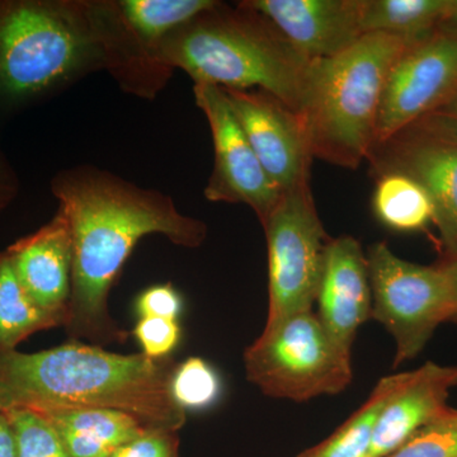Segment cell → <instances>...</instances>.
I'll return each mask as SVG.
<instances>
[{
    "label": "cell",
    "mask_w": 457,
    "mask_h": 457,
    "mask_svg": "<svg viewBox=\"0 0 457 457\" xmlns=\"http://www.w3.org/2000/svg\"><path fill=\"white\" fill-rule=\"evenodd\" d=\"M51 191L73 240L66 332L71 341L123 343L128 332L111 317L108 296L135 246L144 237L162 234L173 245L198 248L206 224L180 213L167 195L96 167L59 171Z\"/></svg>",
    "instance_id": "obj_1"
},
{
    "label": "cell",
    "mask_w": 457,
    "mask_h": 457,
    "mask_svg": "<svg viewBox=\"0 0 457 457\" xmlns=\"http://www.w3.org/2000/svg\"><path fill=\"white\" fill-rule=\"evenodd\" d=\"M176 366L171 356L112 353L78 341L33 353L0 351V411L114 409L147 429L179 432L187 416L170 393Z\"/></svg>",
    "instance_id": "obj_2"
},
{
    "label": "cell",
    "mask_w": 457,
    "mask_h": 457,
    "mask_svg": "<svg viewBox=\"0 0 457 457\" xmlns=\"http://www.w3.org/2000/svg\"><path fill=\"white\" fill-rule=\"evenodd\" d=\"M161 57L195 84L266 90L295 113L302 111L311 60L243 2H216L167 36Z\"/></svg>",
    "instance_id": "obj_3"
},
{
    "label": "cell",
    "mask_w": 457,
    "mask_h": 457,
    "mask_svg": "<svg viewBox=\"0 0 457 457\" xmlns=\"http://www.w3.org/2000/svg\"><path fill=\"white\" fill-rule=\"evenodd\" d=\"M407 46L395 36L368 33L339 55L312 60L299 117L312 158L348 170L368 159L385 84Z\"/></svg>",
    "instance_id": "obj_4"
},
{
    "label": "cell",
    "mask_w": 457,
    "mask_h": 457,
    "mask_svg": "<svg viewBox=\"0 0 457 457\" xmlns=\"http://www.w3.org/2000/svg\"><path fill=\"white\" fill-rule=\"evenodd\" d=\"M104 65L88 0L0 2V97L41 95Z\"/></svg>",
    "instance_id": "obj_5"
},
{
    "label": "cell",
    "mask_w": 457,
    "mask_h": 457,
    "mask_svg": "<svg viewBox=\"0 0 457 457\" xmlns=\"http://www.w3.org/2000/svg\"><path fill=\"white\" fill-rule=\"evenodd\" d=\"M243 360L246 378L264 395L297 403L342 393L353 376L351 352L328 335L312 311L264 326Z\"/></svg>",
    "instance_id": "obj_6"
},
{
    "label": "cell",
    "mask_w": 457,
    "mask_h": 457,
    "mask_svg": "<svg viewBox=\"0 0 457 457\" xmlns=\"http://www.w3.org/2000/svg\"><path fill=\"white\" fill-rule=\"evenodd\" d=\"M372 291V319L395 341L394 368L417 357L440 324L453 320V293L441 266L411 263L385 242L366 253Z\"/></svg>",
    "instance_id": "obj_7"
},
{
    "label": "cell",
    "mask_w": 457,
    "mask_h": 457,
    "mask_svg": "<svg viewBox=\"0 0 457 457\" xmlns=\"http://www.w3.org/2000/svg\"><path fill=\"white\" fill-rule=\"evenodd\" d=\"M262 227L269 248L266 326H270L297 312L312 311L330 237L319 218L309 185L281 194Z\"/></svg>",
    "instance_id": "obj_8"
},
{
    "label": "cell",
    "mask_w": 457,
    "mask_h": 457,
    "mask_svg": "<svg viewBox=\"0 0 457 457\" xmlns=\"http://www.w3.org/2000/svg\"><path fill=\"white\" fill-rule=\"evenodd\" d=\"M456 93L457 38L437 32L409 45L394 62L385 84L375 144L414 125Z\"/></svg>",
    "instance_id": "obj_9"
},
{
    "label": "cell",
    "mask_w": 457,
    "mask_h": 457,
    "mask_svg": "<svg viewBox=\"0 0 457 457\" xmlns=\"http://www.w3.org/2000/svg\"><path fill=\"white\" fill-rule=\"evenodd\" d=\"M194 95L209 121L215 152L204 197L212 203L248 204L263 225L281 192L262 167L222 89L195 84Z\"/></svg>",
    "instance_id": "obj_10"
},
{
    "label": "cell",
    "mask_w": 457,
    "mask_h": 457,
    "mask_svg": "<svg viewBox=\"0 0 457 457\" xmlns=\"http://www.w3.org/2000/svg\"><path fill=\"white\" fill-rule=\"evenodd\" d=\"M221 89L278 191L284 194L309 185L312 154L299 114L266 90Z\"/></svg>",
    "instance_id": "obj_11"
},
{
    "label": "cell",
    "mask_w": 457,
    "mask_h": 457,
    "mask_svg": "<svg viewBox=\"0 0 457 457\" xmlns=\"http://www.w3.org/2000/svg\"><path fill=\"white\" fill-rule=\"evenodd\" d=\"M368 159L376 176L407 174L425 187L435 207L446 261L457 260V144L409 126L375 144Z\"/></svg>",
    "instance_id": "obj_12"
},
{
    "label": "cell",
    "mask_w": 457,
    "mask_h": 457,
    "mask_svg": "<svg viewBox=\"0 0 457 457\" xmlns=\"http://www.w3.org/2000/svg\"><path fill=\"white\" fill-rule=\"evenodd\" d=\"M365 0H245L308 60L329 59L363 36Z\"/></svg>",
    "instance_id": "obj_13"
},
{
    "label": "cell",
    "mask_w": 457,
    "mask_h": 457,
    "mask_svg": "<svg viewBox=\"0 0 457 457\" xmlns=\"http://www.w3.org/2000/svg\"><path fill=\"white\" fill-rule=\"evenodd\" d=\"M315 303L328 335L351 352L357 330L372 318L368 258L356 237H330L327 243Z\"/></svg>",
    "instance_id": "obj_14"
},
{
    "label": "cell",
    "mask_w": 457,
    "mask_h": 457,
    "mask_svg": "<svg viewBox=\"0 0 457 457\" xmlns=\"http://www.w3.org/2000/svg\"><path fill=\"white\" fill-rule=\"evenodd\" d=\"M21 285L44 311L68 321L73 275V240L68 219L53 220L5 249Z\"/></svg>",
    "instance_id": "obj_15"
},
{
    "label": "cell",
    "mask_w": 457,
    "mask_h": 457,
    "mask_svg": "<svg viewBox=\"0 0 457 457\" xmlns=\"http://www.w3.org/2000/svg\"><path fill=\"white\" fill-rule=\"evenodd\" d=\"M457 386V365L427 362L407 372L404 383L385 405L369 457H387L418 431L446 413L451 390Z\"/></svg>",
    "instance_id": "obj_16"
},
{
    "label": "cell",
    "mask_w": 457,
    "mask_h": 457,
    "mask_svg": "<svg viewBox=\"0 0 457 457\" xmlns=\"http://www.w3.org/2000/svg\"><path fill=\"white\" fill-rule=\"evenodd\" d=\"M89 13L104 51V68L126 92L153 99L173 74L161 53L137 37L120 16L114 0L89 2Z\"/></svg>",
    "instance_id": "obj_17"
},
{
    "label": "cell",
    "mask_w": 457,
    "mask_h": 457,
    "mask_svg": "<svg viewBox=\"0 0 457 457\" xmlns=\"http://www.w3.org/2000/svg\"><path fill=\"white\" fill-rule=\"evenodd\" d=\"M33 411L55 429L71 457H111L147 431L139 420L114 409L45 407Z\"/></svg>",
    "instance_id": "obj_18"
},
{
    "label": "cell",
    "mask_w": 457,
    "mask_h": 457,
    "mask_svg": "<svg viewBox=\"0 0 457 457\" xmlns=\"http://www.w3.org/2000/svg\"><path fill=\"white\" fill-rule=\"evenodd\" d=\"M451 0H365L363 35L386 33L417 44L438 32L446 17Z\"/></svg>",
    "instance_id": "obj_19"
},
{
    "label": "cell",
    "mask_w": 457,
    "mask_h": 457,
    "mask_svg": "<svg viewBox=\"0 0 457 457\" xmlns=\"http://www.w3.org/2000/svg\"><path fill=\"white\" fill-rule=\"evenodd\" d=\"M407 372L381 378L368 400L333 435L297 457H369L378 417Z\"/></svg>",
    "instance_id": "obj_20"
},
{
    "label": "cell",
    "mask_w": 457,
    "mask_h": 457,
    "mask_svg": "<svg viewBox=\"0 0 457 457\" xmlns=\"http://www.w3.org/2000/svg\"><path fill=\"white\" fill-rule=\"evenodd\" d=\"M62 326V319L33 302L14 273L7 253L0 252V351L17 350L35 333Z\"/></svg>",
    "instance_id": "obj_21"
},
{
    "label": "cell",
    "mask_w": 457,
    "mask_h": 457,
    "mask_svg": "<svg viewBox=\"0 0 457 457\" xmlns=\"http://www.w3.org/2000/svg\"><path fill=\"white\" fill-rule=\"evenodd\" d=\"M376 218L395 231H420L435 220V207L428 192L407 174L378 176L372 198Z\"/></svg>",
    "instance_id": "obj_22"
},
{
    "label": "cell",
    "mask_w": 457,
    "mask_h": 457,
    "mask_svg": "<svg viewBox=\"0 0 457 457\" xmlns=\"http://www.w3.org/2000/svg\"><path fill=\"white\" fill-rule=\"evenodd\" d=\"M126 25L161 51L167 36L215 4V0H114Z\"/></svg>",
    "instance_id": "obj_23"
},
{
    "label": "cell",
    "mask_w": 457,
    "mask_h": 457,
    "mask_svg": "<svg viewBox=\"0 0 457 457\" xmlns=\"http://www.w3.org/2000/svg\"><path fill=\"white\" fill-rule=\"evenodd\" d=\"M170 393L180 408L201 411L215 404L221 394L216 370L200 357L177 363L170 378Z\"/></svg>",
    "instance_id": "obj_24"
},
{
    "label": "cell",
    "mask_w": 457,
    "mask_h": 457,
    "mask_svg": "<svg viewBox=\"0 0 457 457\" xmlns=\"http://www.w3.org/2000/svg\"><path fill=\"white\" fill-rule=\"evenodd\" d=\"M5 414L16 438L18 457H71L55 429L40 414L29 409H12Z\"/></svg>",
    "instance_id": "obj_25"
},
{
    "label": "cell",
    "mask_w": 457,
    "mask_h": 457,
    "mask_svg": "<svg viewBox=\"0 0 457 457\" xmlns=\"http://www.w3.org/2000/svg\"><path fill=\"white\" fill-rule=\"evenodd\" d=\"M387 457H457V411L450 408Z\"/></svg>",
    "instance_id": "obj_26"
},
{
    "label": "cell",
    "mask_w": 457,
    "mask_h": 457,
    "mask_svg": "<svg viewBox=\"0 0 457 457\" xmlns=\"http://www.w3.org/2000/svg\"><path fill=\"white\" fill-rule=\"evenodd\" d=\"M179 321L163 318H140L134 328V337L139 342L141 353L150 359L170 357L179 345Z\"/></svg>",
    "instance_id": "obj_27"
},
{
    "label": "cell",
    "mask_w": 457,
    "mask_h": 457,
    "mask_svg": "<svg viewBox=\"0 0 457 457\" xmlns=\"http://www.w3.org/2000/svg\"><path fill=\"white\" fill-rule=\"evenodd\" d=\"M111 457H179V432L147 429L122 445Z\"/></svg>",
    "instance_id": "obj_28"
},
{
    "label": "cell",
    "mask_w": 457,
    "mask_h": 457,
    "mask_svg": "<svg viewBox=\"0 0 457 457\" xmlns=\"http://www.w3.org/2000/svg\"><path fill=\"white\" fill-rule=\"evenodd\" d=\"M140 318H163L177 320L183 309L182 297L174 286H152L139 295L135 303Z\"/></svg>",
    "instance_id": "obj_29"
},
{
    "label": "cell",
    "mask_w": 457,
    "mask_h": 457,
    "mask_svg": "<svg viewBox=\"0 0 457 457\" xmlns=\"http://www.w3.org/2000/svg\"><path fill=\"white\" fill-rule=\"evenodd\" d=\"M411 126L438 139L457 144V93L446 104Z\"/></svg>",
    "instance_id": "obj_30"
},
{
    "label": "cell",
    "mask_w": 457,
    "mask_h": 457,
    "mask_svg": "<svg viewBox=\"0 0 457 457\" xmlns=\"http://www.w3.org/2000/svg\"><path fill=\"white\" fill-rule=\"evenodd\" d=\"M18 192V179L7 161L0 155V213L13 201Z\"/></svg>",
    "instance_id": "obj_31"
},
{
    "label": "cell",
    "mask_w": 457,
    "mask_h": 457,
    "mask_svg": "<svg viewBox=\"0 0 457 457\" xmlns=\"http://www.w3.org/2000/svg\"><path fill=\"white\" fill-rule=\"evenodd\" d=\"M0 457H18L13 429L3 411H0Z\"/></svg>",
    "instance_id": "obj_32"
},
{
    "label": "cell",
    "mask_w": 457,
    "mask_h": 457,
    "mask_svg": "<svg viewBox=\"0 0 457 457\" xmlns=\"http://www.w3.org/2000/svg\"><path fill=\"white\" fill-rule=\"evenodd\" d=\"M441 269L446 273L447 279L450 282L451 293H453V308L455 315L453 320H457V260L442 262Z\"/></svg>",
    "instance_id": "obj_33"
},
{
    "label": "cell",
    "mask_w": 457,
    "mask_h": 457,
    "mask_svg": "<svg viewBox=\"0 0 457 457\" xmlns=\"http://www.w3.org/2000/svg\"><path fill=\"white\" fill-rule=\"evenodd\" d=\"M438 32L457 38V0H451L449 12L442 21Z\"/></svg>",
    "instance_id": "obj_34"
}]
</instances>
